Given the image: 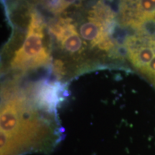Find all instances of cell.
I'll list each match as a JSON object with an SVG mask.
<instances>
[{
    "label": "cell",
    "instance_id": "1",
    "mask_svg": "<svg viewBox=\"0 0 155 155\" xmlns=\"http://www.w3.org/2000/svg\"><path fill=\"white\" fill-rule=\"evenodd\" d=\"M31 97H8L1 109V154L24 155L53 149L60 139L51 120L42 112L55 114Z\"/></svg>",
    "mask_w": 155,
    "mask_h": 155
},
{
    "label": "cell",
    "instance_id": "2",
    "mask_svg": "<svg viewBox=\"0 0 155 155\" xmlns=\"http://www.w3.org/2000/svg\"><path fill=\"white\" fill-rule=\"evenodd\" d=\"M123 48L131 66L155 88V23L132 30Z\"/></svg>",
    "mask_w": 155,
    "mask_h": 155
},
{
    "label": "cell",
    "instance_id": "3",
    "mask_svg": "<svg viewBox=\"0 0 155 155\" xmlns=\"http://www.w3.org/2000/svg\"><path fill=\"white\" fill-rule=\"evenodd\" d=\"M27 35L22 46L15 53L11 67L19 71H27L48 65L50 61L49 50L44 44V22L38 12L30 13Z\"/></svg>",
    "mask_w": 155,
    "mask_h": 155
},
{
    "label": "cell",
    "instance_id": "4",
    "mask_svg": "<svg viewBox=\"0 0 155 155\" xmlns=\"http://www.w3.org/2000/svg\"><path fill=\"white\" fill-rule=\"evenodd\" d=\"M118 19L131 30L155 23V0H119Z\"/></svg>",
    "mask_w": 155,
    "mask_h": 155
},
{
    "label": "cell",
    "instance_id": "5",
    "mask_svg": "<svg viewBox=\"0 0 155 155\" xmlns=\"http://www.w3.org/2000/svg\"><path fill=\"white\" fill-rule=\"evenodd\" d=\"M55 42L69 55H81L86 50V43L81 38L73 19L61 17L49 28Z\"/></svg>",
    "mask_w": 155,
    "mask_h": 155
}]
</instances>
